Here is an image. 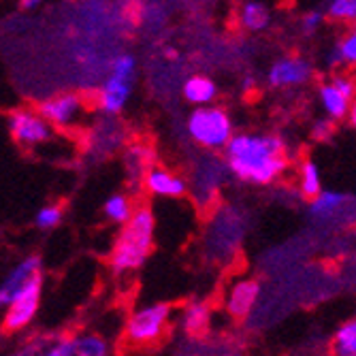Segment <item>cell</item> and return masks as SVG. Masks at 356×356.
Returning <instances> with one entry per match:
<instances>
[{
	"label": "cell",
	"instance_id": "44dd1931",
	"mask_svg": "<svg viewBox=\"0 0 356 356\" xmlns=\"http://www.w3.org/2000/svg\"><path fill=\"white\" fill-rule=\"evenodd\" d=\"M109 354V343L96 333L77 335V356H105Z\"/></svg>",
	"mask_w": 356,
	"mask_h": 356
},
{
	"label": "cell",
	"instance_id": "4316f807",
	"mask_svg": "<svg viewBox=\"0 0 356 356\" xmlns=\"http://www.w3.org/2000/svg\"><path fill=\"white\" fill-rule=\"evenodd\" d=\"M322 22H325V13L322 11H309L301 17V32L305 37H314L320 30Z\"/></svg>",
	"mask_w": 356,
	"mask_h": 356
},
{
	"label": "cell",
	"instance_id": "2e32d148",
	"mask_svg": "<svg viewBox=\"0 0 356 356\" xmlns=\"http://www.w3.org/2000/svg\"><path fill=\"white\" fill-rule=\"evenodd\" d=\"M239 24L248 32H263L271 24V11L258 0H248L239 9Z\"/></svg>",
	"mask_w": 356,
	"mask_h": 356
},
{
	"label": "cell",
	"instance_id": "9c48e42d",
	"mask_svg": "<svg viewBox=\"0 0 356 356\" xmlns=\"http://www.w3.org/2000/svg\"><path fill=\"white\" fill-rule=\"evenodd\" d=\"M41 277V258L39 256H26L24 261L13 265L9 273L5 275L3 284H0V305L7 307L13 297L26 288L32 280Z\"/></svg>",
	"mask_w": 356,
	"mask_h": 356
},
{
	"label": "cell",
	"instance_id": "1f68e13d",
	"mask_svg": "<svg viewBox=\"0 0 356 356\" xmlns=\"http://www.w3.org/2000/svg\"><path fill=\"white\" fill-rule=\"evenodd\" d=\"M43 0H22V7L24 9H35L37 5H41Z\"/></svg>",
	"mask_w": 356,
	"mask_h": 356
},
{
	"label": "cell",
	"instance_id": "83f0119b",
	"mask_svg": "<svg viewBox=\"0 0 356 356\" xmlns=\"http://www.w3.org/2000/svg\"><path fill=\"white\" fill-rule=\"evenodd\" d=\"M331 81L348 96L350 101L356 99V77L354 75H350V73H335L331 77Z\"/></svg>",
	"mask_w": 356,
	"mask_h": 356
},
{
	"label": "cell",
	"instance_id": "f546056e",
	"mask_svg": "<svg viewBox=\"0 0 356 356\" xmlns=\"http://www.w3.org/2000/svg\"><path fill=\"white\" fill-rule=\"evenodd\" d=\"M348 122H350V126H354L356 128V99L352 101V105H350V111H348V118H346Z\"/></svg>",
	"mask_w": 356,
	"mask_h": 356
},
{
	"label": "cell",
	"instance_id": "d6a6232c",
	"mask_svg": "<svg viewBox=\"0 0 356 356\" xmlns=\"http://www.w3.org/2000/svg\"><path fill=\"white\" fill-rule=\"evenodd\" d=\"M165 56H167L169 60H177V49L169 47V49H165Z\"/></svg>",
	"mask_w": 356,
	"mask_h": 356
},
{
	"label": "cell",
	"instance_id": "4fadbf2b",
	"mask_svg": "<svg viewBox=\"0 0 356 356\" xmlns=\"http://www.w3.org/2000/svg\"><path fill=\"white\" fill-rule=\"evenodd\" d=\"M318 101H320L322 111L327 113V118H331L335 122L348 118V111H350V105H352V101L331 79L318 86Z\"/></svg>",
	"mask_w": 356,
	"mask_h": 356
},
{
	"label": "cell",
	"instance_id": "d6986e66",
	"mask_svg": "<svg viewBox=\"0 0 356 356\" xmlns=\"http://www.w3.org/2000/svg\"><path fill=\"white\" fill-rule=\"evenodd\" d=\"M331 352L337 356H356V318L343 322L333 335Z\"/></svg>",
	"mask_w": 356,
	"mask_h": 356
},
{
	"label": "cell",
	"instance_id": "836d02e7",
	"mask_svg": "<svg viewBox=\"0 0 356 356\" xmlns=\"http://www.w3.org/2000/svg\"><path fill=\"white\" fill-rule=\"evenodd\" d=\"M354 26H356V22H354Z\"/></svg>",
	"mask_w": 356,
	"mask_h": 356
},
{
	"label": "cell",
	"instance_id": "7402d4cb",
	"mask_svg": "<svg viewBox=\"0 0 356 356\" xmlns=\"http://www.w3.org/2000/svg\"><path fill=\"white\" fill-rule=\"evenodd\" d=\"M327 15L339 24H354L356 22V0H329Z\"/></svg>",
	"mask_w": 356,
	"mask_h": 356
},
{
	"label": "cell",
	"instance_id": "30bf717a",
	"mask_svg": "<svg viewBox=\"0 0 356 356\" xmlns=\"http://www.w3.org/2000/svg\"><path fill=\"white\" fill-rule=\"evenodd\" d=\"M133 77H126V75H118V73H109V77L103 81L99 94H96V107H99L105 115H118L128 99H131V86Z\"/></svg>",
	"mask_w": 356,
	"mask_h": 356
},
{
	"label": "cell",
	"instance_id": "7a4b0ae2",
	"mask_svg": "<svg viewBox=\"0 0 356 356\" xmlns=\"http://www.w3.org/2000/svg\"><path fill=\"white\" fill-rule=\"evenodd\" d=\"M154 213L149 207H137L133 218L122 224V231L111 248L109 263L118 275L137 271L152 252L154 245Z\"/></svg>",
	"mask_w": 356,
	"mask_h": 356
},
{
	"label": "cell",
	"instance_id": "52a82bcc",
	"mask_svg": "<svg viewBox=\"0 0 356 356\" xmlns=\"http://www.w3.org/2000/svg\"><path fill=\"white\" fill-rule=\"evenodd\" d=\"M39 111L49 120L51 126L71 128L83 118L86 103L77 92H60V94L49 96L47 101H43L39 105Z\"/></svg>",
	"mask_w": 356,
	"mask_h": 356
},
{
	"label": "cell",
	"instance_id": "5bb4252c",
	"mask_svg": "<svg viewBox=\"0 0 356 356\" xmlns=\"http://www.w3.org/2000/svg\"><path fill=\"white\" fill-rule=\"evenodd\" d=\"M184 99L194 105V107H203V105H211L218 96V86L213 83V79H209L207 75H192L186 79L184 88Z\"/></svg>",
	"mask_w": 356,
	"mask_h": 356
},
{
	"label": "cell",
	"instance_id": "5b68a950",
	"mask_svg": "<svg viewBox=\"0 0 356 356\" xmlns=\"http://www.w3.org/2000/svg\"><path fill=\"white\" fill-rule=\"evenodd\" d=\"M9 133L22 147H37L51 139V124L41 111L13 109L9 113Z\"/></svg>",
	"mask_w": 356,
	"mask_h": 356
},
{
	"label": "cell",
	"instance_id": "ba28073f",
	"mask_svg": "<svg viewBox=\"0 0 356 356\" xmlns=\"http://www.w3.org/2000/svg\"><path fill=\"white\" fill-rule=\"evenodd\" d=\"M314 75L309 60L299 56H286L271 64L267 73V81L271 88H299L305 86Z\"/></svg>",
	"mask_w": 356,
	"mask_h": 356
},
{
	"label": "cell",
	"instance_id": "ffe728a7",
	"mask_svg": "<svg viewBox=\"0 0 356 356\" xmlns=\"http://www.w3.org/2000/svg\"><path fill=\"white\" fill-rule=\"evenodd\" d=\"M103 213L107 216L109 222L122 226V224H126L128 220L133 218L135 207H133V201L128 199L126 194H111V197L103 205Z\"/></svg>",
	"mask_w": 356,
	"mask_h": 356
},
{
	"label": "cell",
	"instance_id": "9a60e30c",
	"mask_svg": "<svg viewBox=\"0 0 356 356\" xmlns=\"http://www.w3.org/2000/svg\"><path fill=\"white\" fill-rule=\"evenodd\" d=\"M350 201L352 199L348 194H341V192H320L309 203V213L320 220H329V218H335Z\"/></svg>",
	"mask_w": 356,
	"mask_h": 356
},
{
	"label": "cell",
	"instance_id": "6da1fadb",
	"mask_svg": "<svg viewBox=\"0 0 356 356\" xmlns=\"http://www.w3.org/2000/svg\"><path fill=\"white\" fill-rule=\"evenodd\" d=\"M224 156L229 171L254 186H269L288 171L286 141L269 133H235Z\"/></svg>",
	"mask_w": 356,
	"mask_h": 356
},
{
	"label": "cell",
	"instance_id": "3957f363",
	"mask_svg": "<svg viewBox=\"0 0 356 356\" xmlns=\"http://www.w3.org/2000/svg\"><path fill=\"white\" fill-rule=\"evenodd\" d=\"M186 131L197 145L218 152V149H226V145L235 137V124L229 111L222 107H213L211 103V105L197 107L188 115Z\"/></svg>",
	"mask_w": 356,
	"mask_h": 356
},
{
	"label": "cell",
	"instance_id": "8fae6325",
	"mask_svg": "<svg viewBox=\"0 0 356 356\" xmlns=\"http://www.w3.org/2000/svg\"><path fill=\"white\" fill-rule=\"evenodd\" d=\"M143 188L160 199H181L188 192L186 179L163 167H149L143 173Z\"/></svg>",
	"mask_w": 356,
	"mask_h": 356
},
{
	"label": "cell",
	"instance_id": "f1b7e54d",
	"mask_svg": "<svg viewBox=\"0 0 356 356\" xmlns=\"http://www.w3.org/2000/svg\"><path fill=\"white\" fill-rule=\"evenodd\" d=\"M333 122L335 120H320V122H316L314 124V128H312V137L316 139V141H327V139H331L333 137V131H335V126H333Z\"/></svg>",
	"mask_w": 356,
	"mask_h": 356
},
{
	"label": "cell",
	"instance_id": "8992f818",
	"mask_svg": "<svg viewBox=\"0 0 356 356\" xmlns=\"http://www.w3.org/2000/svg\"><path fill=\"white\" fill-rule=\"evenodd\" d=\"M41 293H43V277H37L13 297V301L5 307L7 333H17L32 325V320L37 318V312H39Z\"/></svg>",
	"mask_w": 356,
	"mask_h": 356
},
{
	"label": "cell",
	"instance_id": "277c9868",
	"mask_svg": "<svg viewBox=\"0 0 356 356\" xmlns=\"http://www.w3.org/2000/svg\"><path fill=\"white\" fill-rule=\"evenodd\" d=\"M171 305L169 303H147L137 307L126 320L124 339L133 348H152L165 337L171 322Z\"/></svg>",
	"mask_w": 356,
	"mask_h": 356
},
{
	"label": "cell",
	"instance_id": "cb8c5ba5",
	"mask_svg": "<svg viewBox=\"0 0 356 356\" xmlns=\"http://www.w3.org/2000/svg\"><path fill=\"white\" fill-rule=\"evenodd\" d=\"M62 218H64V211H62L60 205H45V207H41L37 211L35 224H37V229H41V231H51L62 222Z\"/></svg>",
	"mask_w": 356,
	"mask_h": 356
},
{
	"label": "cell",
	"instance_id": "ac0fdd59",
	"mask_svg": "<svg viewBox=\"0 0 356 356\" xmlns=\"http://www.w3.org/2000/svg\"><path fill=\"white\" fill-rule=\"evenodd\" d=\"M322 192V177L320 169L314 160H303L299 167V194L303 199L312 201Z\"/></svg>",
	"mask_w": 356,
	"mask_h": 356
},
{
	"label": "cell",
	"instance_id": "484cf974",
	"mask_svg": "<svg viewBox=\"0 0 356 356\" xmlns=\"http://www.w3.org/2000/svg\"><path fill=\"white\" fill-rule=\"evenodd\" d=\"M135 69H137V60L131 54H122V56H118L111 62V73H118V75L133 77L135 75Z\"/></svg>",
	"mask_w": 356,
	"mask_h": 356
},
{
	"label": "cell",
	"instance_id": "d4e9b609",
	"mask_svg": "<svg viewBox=\"0 0 356 356\" xmlns=\"http://www.w3.org/2000/svg\"><path fill=\"white\" fill-rule=\"evenodd\" d=\"M337 49L341 56V64H346V67H356V26L346 32Z\"/></svg>",
	"mask_w": 356,
	"mask_h": 356
},
{
	"label": "cell",
	"instance_id": "e0dca14e",
	"mask_svg": "<svg viewBox=\"0 0 356 356\" xmlns=\"http://www.w3.org/2000/svg\"><path fill=\"white\" fill-rule=\"evenodd\" d=\"M181 327L188 335L199 337L209 327V307L205 303H190L181 312Z\"/></svg>",
	"mask_w": 356,
	"mask_h": 356
},
{
	"label": "cell",
	"instance_id": "603a6c76",
	"mask_svg": "<svg viewBox=\"0 0 356 356\" xmlns=\"http://www.w3.org/2000/svg\"><path fill=\"white\" fill-rule=\"evenodd\" d=\"M47 356H77V337L58 335L47 341L45 348Z\"/></svg>",
	"mask_w": 356,
	"mask_h": 356
},
{
	"label": "cell",
	"instance_id": "4dcf8cb0",
	"mask_svg": "<svg viewBox=\"0 0 356 356\" xmlns=\"http://www.w3.org/2000/svg\"><path fill=\"white\" fill-rule=\"evenodd\" d=\"M241 88H243L245 92H252V90L256 88V79H254V77H245V79L241 81Z\"/></svg>",
	"mask_w": 356,
	"mask_h": 356
},
{
	"label": "cell",
	"instance_id": "7c38bea8",
	"mask_svg": "<svg viewBox=\"0 0 356 356\" xmlns=\"http://www.w3.org/2000/svg\"><path fill=\"white\" fill-rule=\"evenodd\" d=\"M258 297H261V284L256 280H239L231 286L229 295H226V312L233 318L241 320L254 309Z\"/></svg>",
	"mask_w": 356,
	"mask_h": 356
}]
</instances>
